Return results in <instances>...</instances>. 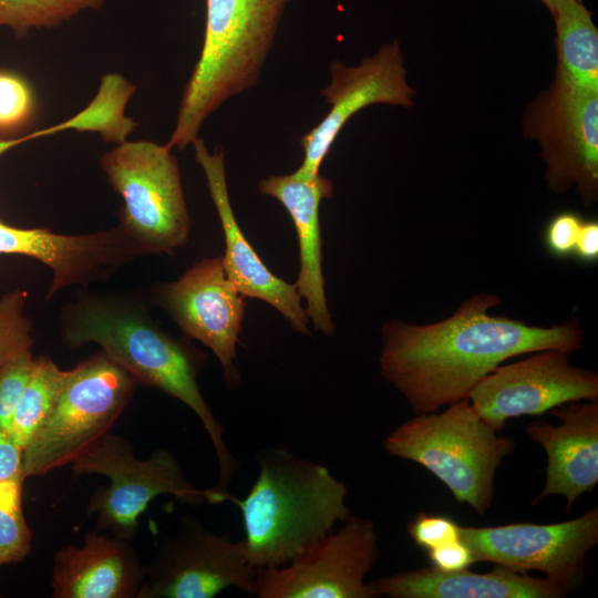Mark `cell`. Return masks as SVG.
I'll return each instance as SVG.
<instances>
[{"instance_id": "2e32d148", "label": "cell", "mask_w": 598, "mask_h": 598, "mask_svg": "<svg viewBox=\"0 0 598 598\" xmlns=\"http://www.w3.org/2000/svg\"><path fill=\"white\" fill-rule=\"evenodd\" d=\"M192 144L223 227V262L227 277L244 297L269 303L295 330L309 334V318L296 285L280 279L267 268L236 221L227 188L224 153L217 150L209 153L199 137Z\"/></svg>"}, {"instance_id": "83f0119b", "label": "cell", "mask_w": 598, "mask_h": 598, "mask_svg": "<svg viewBox=\"0 0 598 598\" xmlns=\"http://www.w3.org/2000/svg\"><path fill=\"white\" fill-rule=\"evenodd\" d=\"M32 351L23 354L0 374V426L9 432L12 416L32 370Z\"/></svg>"}, {"instance_id": "cb8c5ba5", "label": "cell", "mask_w": 598, "mask_h": 598, "mask_svg": "<svg viewBox=\"0 0 598 598\" xmlns=\"http://www.w3.org/2000/svg\"><path fill=\"white\" fill-rule=\"evenodd\" d=\"M25 478L0 481V566L19 563L30 554L31 530L22 507Z\"/></svg>"}, {"instance_id": "7c38bea8", "label": "cell", "mask_w": 598, "mask_h": 598, "mask_svg": "<svg viewBox=\"0 0 598 598\" xmlns=\"http://www.w3.org/2000/svg\"><path fill=\"white\" fill-rule=\"evenodd\" d=\"M461 539L475 563L523 574L540 571L568 592L581 585L587 554L598 543V506L554 524L461 526Z\"/></svg>"}, {"instance_id": "5b68a950", "label": "cell", "mask_w": 598, "mask_h": 598, "mask_svg": "<svg viewBox=\"0 0 598 598\" xmlns=\"http://www.w3.org/2000/svg\"><path fill=\"white\" fill-rule=\"evenodd\" d=\"M498 433L465 399L440 413L415 414L386 435L383 447L423 466L458 503L483 516L494 501L497 468L515 447L512 437Z\"/></svg>"}, {"instance_id": "7a4b0ae2", "label": "cell", "mask_w": 598, "mask_h": 598, "mask_svg": "<svg viewBox=\"0 0 598 598\" xmlns=\"http://www.w3.org/2000/svg\"><path fill=\"white\" fill-rule=\"evenodd\" d=\"M65 346L96 343L136 382L181 401L200 421L214 447L218 480L215 488L226 492L239 470L227 447L223 424L205 401L197 375L205 355L187 340L165 332L144 303L120 293H86L62 307L59 317Z\"/></svg>"}, {"instance_id": "4dcf8cb0", "label": "cell", "mask_w": 598, "mask_h": 598, "mask_svg": "<svg viewBox=\"0 0 598 598\" xmlns=\"http://www.w3.org/2000/svg\"><path fill=\"white\" fill-rule=\"evenodd\" d=\"M23 476L22 450L10 433L0 426V481Z\"/></svg>"}, {"instance_id": "7402d4cb", "label": "cell", "mask_w": 598, "mask_h": 598, "mask_svg": "<svg viewBox=\"0 0 598 598\" xmlns=\"http://www.w3.org/2000/svg\"><path fill=\"white\" fill-rule=\"evenodd\" d=\"M66 370L50 358H34L29 379L17 403L10 435L23 450L52 411Z\"/></svg>"}, {"instance_id": "9c48e42d", "label": "cell", "mask_w": 598, "mask_h": 598, "mask_svg": "<svg viewBox=\"0 0 598 598\" xmlns=\"http://www.w3.org/2000/svg\"><path fill=\"white\" fill-rule=\"evenodd\" d=\"M524 132L538 141L545 181L555 193L575 186L584 207L598 197V90L554 80L524 115Z\"/></svg>"}, {"instance_id": "1f68e13d", "label": "cell", "mask_w": 598, "mask_h": 598, "mask_svg": "<svg viewBox=\"0 0 598 598\" xmlns=\"http://www.w3.org/2000/svg\"><path fill=\"white\" fill-rule=\"evenodd\" d=\"M574 254L581 261L591 264L598 259V221L588 219L582 221Z\"/></svg>"}, {"instance_id": "52a82bcc", "label": "cell", "mask_w": 598, "mask_h": 598, "mask_svg": "<svg viewBox=\"0 0 598 598\" xmlns=\"http://www.w3.org/2000/svg\"><path fill=\"white\" fill-rule=\"evenodd\" d=\"M75 475L99 474L110 480L91 496L86 514L95 515L99 530L126 539L136 538L140 517L161 495H172L182 503L197 506L218 505L231 494L215 487L198 488L185 475L176 455L158 447L145 458L135 456L132 444L110 432L71 464Z\"/></svg>"}, {"instance_id": "d4e9b609", "label": "cell", "mask_w": 598, "mask_h": 598, "mask_svg": "<svg viewBox=\"0 0 598 598\" xmlns=\"http://www.w3.org/2000/svg\"><path fill=\"white\" fill-rule=\"evenodd\" d=\"M27 292L12 290L0 298V374L31 351L32 322L25 315Z\"/></svg>"}, {"instance_id": "6da1fadb", "label": "cell", "mask_w": 598, "mask_h": 598, "mask_svg": "<svg viewBox=\"0 0 598 598\" xmlns=\"http://www.w3.org/2000/svg\"><path fill=\"white\" fill-rule=\"evenodd\" d=\"M499 305L497 295L480 292L437 322L382 324L380 373L414 414L467 399L484 377L512 358L544 349L575 352L582 347L578 318L533 326L489 313Z\"/></svg>"}, {"instance_id": "f1b7e54d", "label": "cell", "mask_w": 598, "mask_h": 598, "mask_svg": "<svg viewBox=\"0 0 598 598\" xmlns=\"http://www.w3.org/2000/svg\"><path fill=\"white\" fill-rule=\"evenodd\" d=\"M582 221L584 218L569 210L558 213L550 218L545 229V244L549 252L557 257L574 254Z\"/></svg>"}, {"instance_id": "4316f807", "label": "cell", "mask_w": 598, "mask_h": 598, "mask_svg": "<svg viewBox=\"0 0 598 598\" xmlns=\"http://www.w3.org/2000/svg\"><path fill=\"white\" fill-rule=\"evenodd\" d=\"M406 530L412 540L426 551L461 539V525L441 514L417 513L406 524Z\"/></svg>"}, {"instance_id": "d6a6232c", "label": "cell", "mask_w": 598, "mask_h": 598, "mask_svg": "<svg viewBox=\"0 0 598 598\" xmlns=\"http://www.w3.org/2000/svg\"><path fill=\"white\" fill-rule=\"evenodd\" d=\"M56 132H60L58 124L54 125V126H51V127L42 128L40 131H37V132L31 133V134L24 135L22 137L10 138V140H0V156L3 153L8 152L9 150H11V148H13V147L27 142V141L38 138V137H43V136H47V135H51V134H54Z\"/></svg>"}, {"instance_id": "d6986e66", "label": "cell", "mask_w": 598, "mask_h": 598, "mask_svg": "<svg viewBox=\"0 0 598 598\" xmlns=\"http://www.w3.org/2000/svg\"><path fill=\"white\" fill-rule=\"evenodd\" d=\"M258 189L276 198L288 212L299 244L300 268L295 285L306 301L305 309L313 328L332 336L336 328L326 298L319 219L322 199L331 198L333 194L331 181L320 174L311 178H302L295 173L271 175L259 182Z\"/></svg>"}, {"instance_id": "836d02e7", "label": "cell", "mask_w": 598, "mask_h": 598, "mask_svg": "<svg viewBox=\"0 0 598 598\" xmlns=\"http://www.w3.org/2000/svg\"><path fill=\"white\" fill-rule=\"evenodd\" d=\"M546 7L547 9L549 10V12L551 13L555 8L560 3L563 2L564 0H540Z\"/></svg>"}, {"instance_id": "ffe728a7", "label": "cell", "mask_w": 598, "mask_h": 598, "mask_svg": "<svg viewBox=\"0 0 598 598\" xmlns=\"http://www.w3.org/2000/svg\"><path fill=\"white\" fill-rule=\"evenodd\" d=\"M378 596L390 598H563L568 592L546 577L496 566L488 573L444 571L434 566L371 581Z\"/></svg>"}, {"instance_id": "4fadbf2b", "label": "cell", "mask_w": 598, "mask_h": 598, "mask_svg": "<svg viewBox=\"0 0 598 598\" xmlns=\"http://www.w3.org/2000/svg\"><path fill=\"white\" fill-rule=\"evenodd\" d=\"M570 351L544 349L501 364L484 377L467 400L497 432L508 420L540 415L573 401H598V374L570 362Z\"/></svg>"}, {"instance_id": "44dd1931", "label": "cell", "mask_w": 598, "mask_h": 598, "mask_svg": "<svg viewBox=\"0 0 598 598\" xmlns=\"http://www.w3.org/2000/svg\"><path fill=\"white\" fill-rule=\"evenodd\" d=\"M556 27V81L598 90V30L584 0H564L551 12Z\"/></svg>"}, {"instance_id": "ac0fdd59", "label": "cell", "mask_w": 598, "mask_h": 598, "mask_svg": "<svg viewBox=\"0 0 598 598\" xmlns=\"http://www.w3.org/2000/svg\"><path fill=\"white\" fill-rule=\"evenodd\" d=\"M51 575L54 598H137L145 567L128 540L94 530L54 554Z\"/></svg>"}, {"instance_id": "5bb4252c", "label": "cell", "mask_w": 598, "mask_h": 598, "mask_svg": "<svg viewBox=\"0 0 598 598\" xmlns=\"http://www.w3.org/2000/svg\"><path fill=\"white\" fill-rule=\"evenodd\" d=\"M155 302L178 324L215 354L228 389L240 382L237 346L245 317L244 296L227 277L223 256L203 258L177 280L158 285Z\"/></svg>"}, {"instance_id": "30bf717a", "label": "cell", "mask_w": 598, "mask_h": 598, "mask_svg": "<svg viewBox=\"0 0 598 598\" xmlns=\"http://www.w3.org/2000/svg\"><path fill=\"white\" fill-rule=\"evenodd\" d=\"M380 556L375 524L354 514L341 526L278 566L259 568L254 596L259 598H374L365 581Z\"/></svg>"}, {"instance_id": "9a60e30c", "label": "cell", "mask_w": 598, "mask_h": 598, "mask_svg": "<svg viewBox=\"0 0 598 598\" xmlns=\"http://www.w3.org/2000/svg\"><path fill=\"white\" fill-rule=\"evenodd\" d=\"M330 72L331 82L321 91V95L331 109L319 124L300 138L305 156L295 174L302 178L319 174L338 134L362 109L372 104L413 105L415 91L408 84L398 40L383 44L375 54L362 59L357 66L334 61Z\"/></svg>"}, {"instance_id": "8992f818", "label": "cell", "mask_w": 598, "mask_h": 598, "mask_svg": "<svg viewBox=\"0 0 598 598\" xmlns=\"http://www.w3.org/2000/svg\"><path fill=\"white\" fill-rule=\"evenodd\" d=\"M136 383L102 350L66 370L52 411L22 450L24 477L71 465L112 432Z\"/></svg>"}, {"instance_id": "603a6c76", "label": "cell", "mask_w": 598, "mask_h": 598, "mask_svg": "<svg viewBox=\"0 0 598 598\" xmlns=\"http://www.w3.org/2000/svg\"><path fill=\"white\" fill-rule=\"evenodd\" d=\"M105 0H0V28L24 37L32 29L54 28L84 10L100 9Z\"/></svg>"}, {"instance_id": "ba28073f", "label": "cell", "mask_w": 598, "mask_h": 598, "mask_svg": "<svg viewBox=\"0 0 598 598\" xmlns=\"http://www.w3.org/2000/svg\"><path fill=\"white\" fill-rule=\"evenodd\" d=\"M101 167L124 205L118 225L147 255H173L190 233L177 158L151 141H124L101 156Z\"/></svg>"}, {"instance_id": "f546056e", "label": "cell", "mask_w": 598, "mask_h": 598, "mask_svg": "<svg viewBox=\"0 0 598 598\" xmlns=\"http://www.w3.org/2000/svg\"><path fill=\"white\" fill-rule=\"evenodd\" d=\"M427 555L432 566L444 571L466 569L475 564L470 547L462 539L430 549Z\"/></svg>"}, {"instance_id": "3957f363", "label": "cell", "mask_w": 598, "mask_h": 598, "mask_svg": "<svg viewBox=\"0 0 598 598\" xmlns=\"http://www.w3.org/2000/svg\"><path fill=\"white\" fill-rule=\"evenodd\" d=\"M258 475L243 499L246 557L257 569L282 566L310 548L351 514L348 488L330 470L283 446L261 451Z\"/></svg>"}, {"instance_id": "e0dca14e", "label": "cell", "mask_w": 598, "mask_h": 598, "mask_svg": "<svg viewBox=\"0 0 598 598\" xmlns=\"http://www.w3.org/2000/svg\"><path fill=\"white\" fill-rule=\"evenodd\" d=\"M549 412L558 424L536 420L525 429L528 439L542 445L547 457L545 484L532 505L560 495L568 513L598 483V401L567 402Z\"/></svg>"}, {"instance_id": "277c9868", "label": "cell", "mask_w": 598, "mask_h": 598, "mask_svg": "<svg viewBox=\"0 0 598 598\" xmlns=\"http://www.w3.org/2000/svg\"><path fill=\"white\" fill-rule=\"evenodd\" d=\"M290 0H206L199 59L166 146L185 150L229 97L257 84Z\"/></svg>"}, {"instance_id": "484cf974", "label": "cell", "mask_w": 598, "mask_h": 598, "mask_svg": "<svg viewBox=\"0 0 598 598\" xmlns=\"http://www.w3.org/2000/svg\"><path fill=\"white\" fill-rule=\"evenodd\" d=\"M34 109L33 92L20 76L0 71V130H10L27 122Z\"/></svg>"}, {"instance_id": "8fae6325", "label": "cell", "mask_w": 598, "mask_h": 598, "mask_svg": "<svg viewBox=\"0 0 598 598\" xmlns=\"http://www.w3.org/2000/svg\"><path fill=\"white\" fill-rule=\"evenodd\" d=\"M256 573L241 539L217 534L184 515L145 567L137 598H213L231 587L254 595Z\"/></svg>"}]
</instances>
